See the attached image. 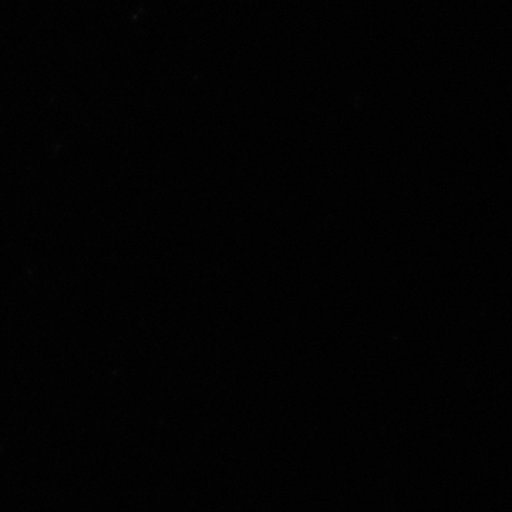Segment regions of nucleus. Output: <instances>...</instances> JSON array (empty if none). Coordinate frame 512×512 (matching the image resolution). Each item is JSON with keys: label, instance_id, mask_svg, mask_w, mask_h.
Listing matches in <instances>:
<instances>
[]
</instances>
